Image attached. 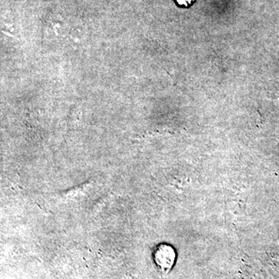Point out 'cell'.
Listing matches in <instances>:
<instances>
[{
  "mask_svg": "<svg viewBox=\"0 0 279 279\" xmlns=\"http://www.w3.org/2000/svg\"><path fill=\"white\" fill-rule=\"evenodd\" d=\"M177 1L180 5L184 6L189 5L192 2V0H177Z\"/></svg>",
  "mask_w": 279,
  "mask_h": 279,
  "instance_id": "7a4b0ae2",
  "label": "cell"
},
{
  "mask_svg": "<svg viewBox=\"0 0 279 279\" xmlns=\"http://www.w3.org/2000/svg\"><path fill=\"white\" fill-rule=\"evenodd\" d=\"M152 260L157 271L167 275L176 265L177 251L172 244L160 243L153 250Z\"/></svg>",
  "mask_w": 279,
  "mask_h": 279,
  "instance_id": "6da1fadb",
  "label": "cell"
}]
</instances>
